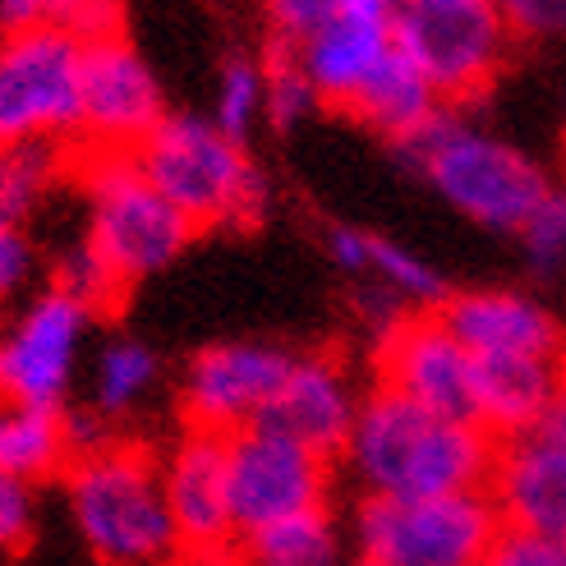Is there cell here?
<instances>
[{
	"mask_svg": "<svg viewBox=\"0 0 566 566\" xmlns=\"http://www.w3.org/2000/svg\"><path fill=\"white\" fill-rule=\"evenodd\" d=\"M263 74H268V116L263 120L272 129H295L323 106L318 93H314V83H308V74L300 70L295 51L272 46L268 61H263Z\"/></svg>",
	"mask_w": 566,
	"mask_h": 566,
	"instance_id": "cell-28",
	"label": "cell"
},
{
	"mask_svg": "<svg viewBox=\"0 0 566 566\" xmlns=\"http://www.w3.org/2000/svg\"><path fill=\"white\" fill-rule=\"evenodd\" d=\"M336 461L359 497H442L489 489L497 438L474 419H451L391 387H374L364 391Z\"/></svg>",
	"mask_w": 566,
	"mask_h": 566,
	"instance_id": "cell-1",
	"label": "cell"
},
{
	"mask_svg": "<svg viewBox=\"0 0 566 566\" xmlns=\"http://www.w3.org/2000/svg\"><path fill=\"white\" fill-rule=\"evenodd\" d=\"M364 387L355 382L350 364L336 355H295L286 382H281L276 401L268 406L263 423L291 433L295 442L323 451V457H342V447L359 419Z\"/></svg>",
	"mask_w": 566,
	"mask_h": 566,
	"instance_id": "cell-15",
	"label": "cell"
},
{
	"mask_svg": "<svg viewBox=\"0 0 566 566\" xmlns=\"http://www.w3.org/2000/svg\"><path fill=\"white\" fill-rule=\"evenodd\" d=\"M70 461L74 447L65 429V410L0 401V470L38 489L46 479H61Z\"/></svg>",
	"mask_w": 566,
	"mask_h": 566,
	"instance_id": "cell-21",
	"label": "cell"
},
{
	"mask_svg": "<svg viewBox=\"0 0 566 566\" xmlns=\"http://www.w3.org/2000/svg\"><path fill=\"white\" fill-rule=\"evenodd\" d=\"M489 497L502 525L566 539V442L548 438L544 429L497 442Z\"/></svg>",
	"mask_w": 566,
	"mask_h": 566,
	"instance_id": "cell-16",
	"label": "cell"
},
{
	"mask_svg": "<svg viewBox=\"0 0 566 566\" xmlns=\"http://www.w3.org/2000/svg\"><path fill=\"white\" fill-rule=\"evenodd\" d=\"M539 429H544L548 438L566 442V378H562V387H557V396H553V406H548V415H544Z\"/></svg>",
	"mask_w": 566,
	"mask_h": 566,
	"instance_id": "cell-38",
	"label": "cell"
},
{
	"mask_svg": "<svg viewBox=\"0 0 566 566\" xmlns=\"http://www.w3.org/2000/svg\"><path fill=\"white\" fill-rule=\"evenodd\" d=\"M161 120H166L161 78L125 33H106L83 46V97H78L83 153H138V144Z\"/></svg>",
	"mask_w": 566,
	"mask_h": 566,
	"instance_id": "cell-11",
	"label": "cell"
},
{
	"mask_svg": "<svg viewBox=\"0 0 566 566\" xmlns=\"http://www.w3.org/2000/svg\"><path fill=\"white\" fill-rule=\"evenodd\" d=\"M378 387H391L410 401L451 419H474V355L447 327L438 308H410L396 318L374 350Z\"/></svg>",
	"mask_w": 566,
	"mask_h": 566,
	"instance_id": "cell-13",
	"label": "cell"
},
{
	"mask_svg": "<svg viewBox=\"0 0 566 566\" xmlns=\"http://www.w3.org/2000/svg\"><path fill=\"white\" fill-rule=\"evenodd\" d=\"M396 6H401V0H342V14H355V19H382V23H391Z\"/></svg>",
	"mask_w": 566,
	"mask_h": 566,
	"instance_id": "cell-37",
	"label": "cell"
},
{
	"mask_svg": "<svg viewBox=\"0 0 566 566\" xmlns=\"http://www.w3.org/2000/svg\"><path fill=\"white\" fill-rule=\"evenodd\" d=\"M38 268V249L23 226H0V300H14Z\"/></svg>",
	"mask_w": 566,
	"mask_h": 566,
	"instance_id": "cell-35",
	"label": "cell"
},
{
	"mask_svg": "<svg viewBox=\"0 0 566 566\" xmlns=\"http://www.w3.org/2000/svg\"><path fill=\"white\" fill-rule=\"evenodd\" d=\"M442 111H447V102L433 88V78L391 42V51L378 61V70L364 78L359 93L350 97L346 116H355L359 125H369L374 134L391 138V144L401 148V144H410L415 134L429 129Z\"/></svg>",
	"mask_w": 566,
	"mask_h": 566,
	"instance_id": "cell-20",
	"label": "cell"
},
{
	"mask_svg": "<svg viewBox=\"0 0 566 566\" xmlns=\"http://www.w3.org/2000/svg\"><path fill=\"white\" fill-rule=\"evenodd\" d=\"M93 308L61 286H46L0 327V401L65 410L78 378Z\"/></svg>",
	"mask_w": 566,
	"mask_h": 566,
	"instance_id": "cell-10",
	"label": "cell"
},
{
	"mask_svg": "<svg viewBox=\"0 0 566 566\" xmlns=\"http://www.w3.org/2000/svg\"><path fill=\"white\" fill-rule=\"evenodd\" d=\"M0 23L6 28H33V23H61L74 28L83 42L120 33V0H0Z\"/></svg>",
	"mask_w": 566,
	"mask_h": 566,
	"instance_id": "cell-27",
	"label": "cell"
},
{
	"mask_svg": "<svg viewBox=\"0 0 566 566\" xmlns=\"http://www.w3.org/2000/svg\"><path fill=\"white\" fill-rule=\"evenodd\" d=\"M38 525V493L33 484L0 470V553H14L33 539Z\"/></svg>",
	"mask_w": 566,
	"mask_h": 566,
	"instance_id": "cell-34",
	"label": "cell"
},
{
	"mask_svg": "<svg viewBox=\"0 0 566 566\" xmlns=\"http://www.w3.org/2000/svg\"><path fill=\"white\" fill-rule=\"evenodd\" d=\"M161 489L180 548L193 562H226L240 539L226 484V438L208 429H185L161 457Z\"/></svg>",
	"mask_w": 566,
	"mask_h": 566,
	"instance_id": "cell-14",
	"label": "cell"
},
{
	"mask_svg": "<svg viewBox=\"0 0 566 566\" xmlns=\"http://www.w3.org/2000/svg\"><path fill=\"white\" fill-rule=\"evenodd\" d=\"M350 566H378V562H364V557H355V562H350Z\"/></svg>",
	"mask_w": 566,
	"mask_h": 566,
	"instance_id": "cell-39",
	"label": "cell"
},
{
	"mask_svg": "<svg viewBox=\"0 0 566 566\" xmlns=\"http://www.w3.org/2000/svg\"><path fill=\"white\" fill-rule=\"evenodd\" d=\"M83 42L74 28L33 23L0 38V148L78 138Z\"/></svg>",
	"mask_w": 566,
	"mask_h": 566,
	"instance_id": "cell-7",
	"label": "cell"
},
{
	"mask_svg": "<svg viewBox=\"0 0 566 566\" xmlns=\"http://www.w3.org/2000/svg\"><path fill=\"white\" fill-rule=\"evenodd\" d=\"M447 327L461 336V346L474 359H497V355H566L562 350V327L548 308L506 286H479L457 291L438 304Z\"/></svg>",
	"mask_w": 566,
	"mask_h": 566,
	"instance_id": "cell-17",
	"label": "cell"
},
{
	"mask_svg": "<svg viewBox=\"0 0 566 566\" xmlns=\"http://www.w3.org/2000/svg\"><path fill=\"white\" fill-rule=\"evenodd\" d=\"M396 153L429 180V189L451 212L497 235H516L530 212L557 189L525 148L506 144L493 129L461 120L451 106Z\"/></svg>",
	"mask_w": 566,
	"mask_h": 566,
	"instance_id": "cell-3",
	"label": "cell"
},
{
	"mask_svg": "<svg viewBox=\"0 0 566 566\" xmlns=\"http://www.w3.org/2000/svg\"><path fill=\"white\" fill-rule=\"evenodd\" d=\"M208 116L217 120V129H226L231 138H244L263 125L268 116V74L263 61H249V55H231L217 74L212 88V111Z\"/></svg>",
	"mask_w": 566,
	"mask_h": 566,
	"instance_id": "cell-26",
	"label": "cell"
},
{
	"mask_svg": "<svg viewBox=\"0 0 566 566\" xmlns=\"http://www.w3.org/2000/svg\"><path fill=\"white\" fill-rule=\"evenodd\" d=\"M134 161L198 231L249 226L268 208L263 171L244 144L198 111H166V120L138 144Z\"/></svg>",
	"mask_w": 566,
	"mask_h": 566,
	"instance_id": "cell-4",
	"label": "cell"
},
{
	"mask_svg": "<svg viewBox=\"0 0 566 566\" xmlns=\"http://www.w3.org/2000/svg\"><path fill=\"white\" fill-rule=\"evenodd\" d=\"M484 566H566V539L562 534L502 525L489 557H484Z\"/></svg>",
	"mask_w": 566,
	"mask_h": 566,
	"instance_id": "cell-32",
	"label": "cell"
},
{
	"mask_svg": "<svg viewBox=\"0 0 566 566\" xmlns=\"http://www.w3.org/2000/svg\"><path fill=\"white\" fill-rule=\"evenodd\" d=\"M566 378V355L474 359V423L497 442L539 429Z\"/></svg>",
	"mask_w": 566,
	"mask_h": 566,
	"instance_id": "cell-18",
	"label": "cell"
},
{
	"mask_svg": "<svg viewBox=\"0 0 566 566\" xmlns=\"http://www.w3.org/2000/svg\"><path fill=\"white\" fill-rule=\"evenodd\" d=\"M295 355L272 342H221L198 350L180 378V415L189 429L235 433L268 415Z\"/></svg>",
	"mask_w": 566,
	"mask_h": 566,
	"instance_id": "cell-12",
	"label": "cell"
},
{
	"mask_svg": "<svg viewBox=\"0 0 566 566\" xmlns=\"http://www.w3.org/2000/svg\"><path fill=\"white\" fill-rule=\"evenodd\" d=\"M530 272L539 276H562L566 272V189H553L539 208L530 212V221L516 231Z\"/></svg>",
	"mask_w": 566,
	"mask_h": 566,
	"instance_id": "cell-29",
	"label": "cell"
},
{
	"mask_svg": "<svg viewBox=\"0 0 566 566\" xmlns=\"http://www.w3.org/2000/svg\"><path fill=\"white\" fill-rule=\"evenodd\" d=\"M65 161L55 144H19L0 148V226H28L46 193L61 180Z\"/></svg>",
	"mask_w": 566,
	"mask_h": 566,
	"instance_id": "cell-24",
	"label": "cell"
},
{
	"mask_svg": "<svg viewBox=\"0 0 566 566\" xmlns=\"http://www.w3.org/2000/svg\"><path fill=\"white\" fill-rule=\"evenodd\" d=\"M51 286L70 291L74 300L88 304L93 314H102V308H111V304L125 295V286L116 281V272H111V268L97 259V249H93L88 240L70 244L61 259H55V281H51Z\"/></svg>",
	"mask_w": 566,
	"mask_h": 566,
	"instance_id": "cell-30",
	"label": "cell"
},
{
	"mask_svg": "<svg viewBox=\"0 0 566 566\" xmlns=\"http://www.w3.org/2000/svg\"><path fill=\"white\" fill-rule=\"evenodd\" d=\"M391 42L457 111L493 88L516 38L493 0H401L391 14Z\"/></svg>",
	"mask_w": 566,
	"mask_h": 566,
	"instance_id": "cell-8",
	"label": "cell"
},
{
	"mask_svg": "<svg viewBox=\"0 0 566 566\" xmlns=\"http://www.w3.org/2000/svg\"><path fill=\"white\" fill-rule=\"evenodd\" d=\"M231 566H346V539L332 506L249 530L231 548Z\"/></svg>",
	"mask_w": 566,
	"mask_h": 566,
	"instance_id": "cell-22",
	"label": "cell"
},
{
	"mask_svg": "<svg viewBox=\"0 0 566 566\" xmlns=\"http://www.w3.org/2000/svg\"><path fill=\"white\" fill-rule=\"evenodd\" d=\"M336 14H342V0H263V19H268L272 46H286V51L308 42Z\"/></svg>",
	"mask_w": 566,
	"mask_h": 566,
	"instance_id": "cell-31",
	"label": "cell"
},
{
	"mask_svg": "<svg viewBox=\"0 0 566 566\" xmlns=\"http://www.w3.org/2000/svg\"><path fill=\"white\" fill-rule=\"evenodd\" d=\"M78 189L88 212L83 240L125 291L166 272L198 235V226L144 176L134 153H83Z\"/></svg>",
	"mask_w": 566,
	"mask_h": 566,
	"instance_id": "cell-5",
	"label": "cell"
},
{
	"mask_svg": "<svg viewBox=\"0 0 566 566\" xmlns=\"http://www.w3.org/2000/svg\"><path fill=\"white\" fill-rule=\"evenodd\" d=\"M65 506L78 544L102 566H176L185 557L161 489V461L134 442H106L70 461Z\"/></svg>",
	"mask_w": 566,
	"mask_h": 566,
	"instance_id": "cell-2",
	"label": "cell"
},
{
	"mask_svg": "<svg viewBox=\"0 0 566 566\" xmlns=\"http://www.w3.org/2000/svg\"><path fill=\"white\" fill-rule=\"evenodd\" d=\"M369 240H374V231H364V226H346V221L327 226V259L346 276L364 281V272H369Z\"/></svg>",
	"mask_w": 566,
	"mask_h": 566,
	"instance_id": "cell-36",
	"label": "cell"
},
{
	"mask_svg": "<svg viewBox=\"0 0 566 566\" xmlns=\"http://www.w3.org/2000/svg\"><path fill=\"white\" fill-rule=\"evenodd\" d=\"M387 51H391V23L336 14L327 28H318L314 38L295 46V61L314 83L323 106L346 111L350 97L359 93V83L378 70Z\"/></svg>",
	"mask_w": 566,
	"mask_h": 566,
	"instance_id": "cell-19",
	"label": "cell"
},
{
	"mask_svg": "<svg viewBox=\"0 0 566 566\" xmlns=\"http://www.w3.org/2000/svg\"><path fill=\"white\" fill-rule=\"evenodd\" d=\"M226 484H231L235 530H263L272 521L318 512L332 502V457L295 442L272 423L226 433Z\"/></svg>",
	"mask_w": 566,
	"mask_h": 566,
	"instance_id": "cell-9",
	"label": "cell"
},
{
	"mask_svg": "<svg viewBox=\"0 0 566 566\" xmlns=\"http://www.w3.org/2000/svg\"><path fill=\"white\" fill-rule=\"evenodd\" d=\"M512 38L521 42H557L566 38V0H493Z\"/></svg>",
	"mask_w": 566,
	"mask_h": 566,
	"instance_id": "cell-33",
	"label": "cell"
},
{
	"mask_svg": "<svg viewBox=\"0 0 566 566\" xmlns=\"http://www.w3.org/2000/svg\"><path fill=\"white\" fill-rule=\"evenodd\" d=\"M562 189H566V185H562Z\"/></svg>",
	"mask_w": 566,
	"mask_h": 566,
	"instance_id": "cell-40",
	"label": "cell"
},
{
	"mask_svg": "<svg viewBox=\"0 0 566 566\" xmlns=\"http://www.w3.org/2000/svg\"><path fill=\"white\" fill-rule=\"evenodd\" d=\"M161 382V359L148 342L138 336H111V342L93 355V378H88V406L116 423L125 415H134L148 401Z\"/></svg>",
	"mask_w": 566,
	"mask_h": 566,
	"instance_id": "cell-23",
	"label": "cell"
},
{
	"mask_svg": "<svg viewBox=\"0 0 566 566\" xmlns=\"http://www.w3.org/2000/svg\"><path fill=\"white\" fill-rule=\"evenodd\" d=\"M364 281H378L391 295H401L410 308H438L447 300L442 272L423 253L406 249L401 240H387L378 231L369 240V272H364Z\"/></svg>",
	"mask_w": 566,
	"mask_h": 566,
	"instance_id": "cell-25",
	"label": "cell"
},
{
	"mask_svg": "<svg viewBox=\"0 0 566 566\" xmlns=\"http://www.w3.org/2000/svg\"><path fill=\"white\" fill-rule=\"evenodd\" d=\"M502 516L489 489L442 497H359L350 544L378 566H484Z\"/></svg>",
	"mask_w": 566,
	"mask_h": 566,
	"instance_id": "cell-6",
	"label": "cell"
}]
</instances>
